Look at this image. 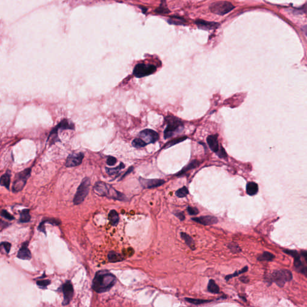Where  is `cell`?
Listing matches in <instances>:
<instances>
[{
	"label": "cell",
	"mask_w": 307,
	"mask_h": 307,
	"mask_svg": "<svg viewBox=\"0 0 307 307\" xmlns=\"http://www.w3.org/2000/svg\"><path fill=\"white\" fill-rule=\"evenodd\" d=\"M139 136L147 144H154L158 140V134L153 130L145 129L139 133Z\"/></svg>",
	"instance_id": "obj_9"
},
{
	"label": "cell",
	"mask_w": 307,
	"mask_h": 307,
	"mask_svg": "<svg viewBox=\"0 0 307 307\" xmlns=\"http://www.w3.org/2000/svg\"><path fill=\"white\" fill-rule=\"evenodd\" d=\"M247 271H248V267H247V266H245V267H244V268H242L241 271H236V272H235L234 274H232V275H227L226 277V280H227V281H228V280H230V278H232L233 277H236V276H238V275H239L240 274H243V273L245 272H247Z\"/></svg>",
	"instance_id": "obj_35"
},
{
	"label": "cell",
	"mask_w": 307,
	"mask_h": 307,
	"mask_svg": "<svg viewBox=\"0 0 307 307\" xmlns=\"http://www.w3.org/2000/svg\"><path fill=\"white\" fill-rule=\"evenodd\" d=\"M168 23L171 25H184L186 24V21L184 19L178 16H171L167 20Z\"/></svg>",
	"instance_id": "obj_25"
},
{
	"label": "cell",
	"mask_w": 307,
	"mask_h": 307,
	"mask_svg": "<svg viewBox=\"0 0 307 307\" xmlns=\"http://www.w3.org/2000/svg\"><path fill=\"white\" fill-rule=\"evenodd\" d=\"M194 221L199 223L200 225L204 226H210L212 225L217 224L218 221L217 217L211 216H201L200 217H194L191 218Z\"/></svg>",
	"instance_id": "obj_12"
},
{
	"label": "cell",
	"mask_w": 307,
	"mask_h": 307,
	"mask_svg": "<svg viewBox=\"0 0 307 307\" xmlns=\"http://www.w3.org/2000/svg\"><path fill=\"white\" fill-rule=\"evenodd\" d=\"M56 127L59 129L61 130H74V125L72 122L70 121L69 119H63L60 122V123Z\"/></svg>",
	"instance_id": "obj_23"
},
{
	"label": "cell",
	"mask_w": 307,
	"mask_h": 307,
	"mask_svg": "<svg viewBox=\"0 0 307 307\" xmlns=\"http://www.w3.org/2000/svg\"><path fill=\"white\" fill-rule=\"evenodd\" d=\"M187 139V136H182V137H177L176 139H173L172 140L168 142L167 144L164 145L163 148L164 149H167L168 148H170V147H171V146L175 145L178 144H179L180 142H182L185 140Z\"/></svg>",
	"instance_id": "obj_28"
},
{
	"label": "cell",
	"mask_w": 307,
	"mask_h": 307,
	"mask_svg": "<svg viewBox=\"0 0 307 307\" xmlns=\"http://www.w3.org/2000/svg\"><path fill=\"white\" fill-rule=\"evenodd\" d=\"M10 178H11V172L10 171H7L6 173L2 175L1 177L0 184L1 186L5 187L7 189H9L10 184Z\"/></svg>",
	"instance_id": "obj_19"
},
{
	"label": "cell",
	"mask_w": 307,
	"mask_h": 307,
	"mask_svg": "<svg viewBox=\"0 0 307 307\" xmlns=\"http://www.w3.org/2000/svg\"><path fill=\"white\" fill-rule=\"evenodd\" d=\"M31 171V169L28 168L16 174L12 186V191L13 193H18L22 190L27 183L28 179L30 176Z\"/></svg>",
	"instance_id": "obj_4"
},
{
	"label": "cell",
	"mask_w": 307,
	"mask_h": 307,
	"mask_svg": "<svg viewBox=\"0 0 307 307\" xmlns=\"http://www.w3.org/2000/svg\"><path fill=\"white\" fill-rule=\"evenodd\" d=\"M228 247L229 248L230 251L233 253H239L241 251L239 245L236 243H234V242L229 244Z\"/></svg>",
	"instance_id": "obj_37"
},
{
	"label": "cell",
	"mask_w": 307,
	"mask_h": 307,
	"mask_svg": "<svg viewBox=\"0 0 307 307\" xmlns=\"http://www.w3.org/2000/svg\"><path fill=\"white\" fill-rule=\"evenodd\" d=\"M302 31H303L304 33L305 34V35L307 37V25L302 27Z\"/></svg>",
	"instance_id": "obj_48"
},
{
	"label": "cell",
	"mask_w": 307,
	"mask_h": 307,
	"mask_svg": "<svg viewBox=\"0 0 307 307\" xmlns=\"http://www.w3.org/2000/svg\"><path fill=\"white\" fill-rule=\"evenodd\" d=\"M292 278L293 276L291 272L287 269L274 271L271 275V279L276 283L280 287H283L286 282L291 281Z\"/></svg>",
	"instance_id": "obj_6"
},
{
	"label": "cell",
	"mask_w": 307,
	"mask_h": 307,
	"mask_svg": "<svg viewBox=\"0 0 307 307\" xmlns=\"http://www.w3.org/2000/svg\"><path fill=\"white\" fill-rule=\"evenodd\" d=\"M109 262L112 263L121 262L124 260V257L119 253H116L115 251H110L108 255Z\"/></svg>",
	"instance_id": "obj_20"
},
{
	"label": "cell",
	"mask_w": 307,
	"mask_h": 307,
	"mask_svg": "<svg viewBox=\"0 0 307 307\" xmlns=\"http://www.w3.org/2000/svg\"><path fill=\"white\" fill-rule=\"evenodd\" d=\"M208 290L210 293L214 294H217L220 292V288L214 280H209L208 284Z\"/></svg>",
	"instance_id": "obj_29"
},
{
	"label": "cell",
	"mask_w": 307,
	"mask_h": 307,
	"mask_svg": "<svg viewBox=\"0 0 307 307\" xmlns=\"http://www.w3.org/2000/svg\"><path fill=\"white\" fill-rule=\"evenodd\" d=\"M51 284V280H38L37 281V285L41 289H46L48 285Z\"/></svg>",
	"instance_id": "obj_36"
},
{
	"label": "cell",
	"mask_w": 307,
	"mask_h": 307,
	"mask_svg": "<svg viewBox=\"0 0 307 307\" xmlns=\"http://www.w3.org/2000/svg\"><path fill=\"white\" fill-rule=\"evenodd\" d=\"M84 157V154L82 153H73L67 157L65 166L68 167H74L81 164Z\"/></svg>",
	"instance_id": "obj_10"
},
{
	"label": "cell",
	"mask_w": 307,
	"mask_h": 307,
	"mask_svg": "<svg viewBox=\"0 0 307 307\" xmlns=\"http://www.w3.org/2000/svg\"><path fill=\"white\" fill-rule=\"evenodd\" d=\"M185 300L189 302L190 304H194V305H200L203 304H207L211 302L212 300H205V299H193V298H185Z\"/></svg>",
	"instance_id": "obj_31"
},
{
	"label": "cell",
	"mask_w": 307,
	"mask_h": 307,
	"mask_svg": "<svg viewBox=\"0 0 307 307\" xmlns=\"http://www.w3.org/2000/svg\"><path fill=\"white\" fill-rule=\"evenodd\" d=\"M209 147L214 153H217L220 149V145L218 141V135H214L208 136L207 139Z\"/></svg>",
	"instance_id": "obj_16"
},
{
	"label": "cell",
	"mask_w": 307,
	"mask_h": 307,
	"mask_svg": "<svg viewBox=\"0 0 307 307\" xmlns=\"http://www.w3.org/2000/svg\"><path fill=\"white\" fill-rule=\"evenodd\" d=\"M189 191L188 189L184 186V187H182L181 189H180L179 190H177L175 193V194L178 198H183L186 197L189 194Z\"/></svg>",
	"instance_id": "obj_33"
},
{
	"label": "cell",
	"mask_w": 307,
	"mask_h": 307,
	"mask_svg": "<svg viewBox=\"0 0 307 307\" xmlns=\"http://www.w3.org/2000/svg\"><path fill=\"white\" fill-rule=\"evenodd\" d=\"M108 218L112 226H116L119 223V217L118 213L115 210H112L109 212Z\"/></svg>",
	"instance_id": "obj_21"
},
{
	"label": "cell",
	"mask_w": 307,
	"mask_h": 307,
	"mask_svg": "<svg viewBox=\"0 0 307 307\" xmlns=\"http://www.w3.org/2000/svg\"><path fill=\"white\" fill-rule=\"evenodd\" d=\"M117 278L108 270H101L96 272L92 280V289L97 293L108 291L115 284Z\"/></svg>",
	"instance_id": "obj_1"
},
{
	"label": "cell",
	"mask_w": 307,
	"mask_h": 307,
	"mask_svg": "<svg viewBox=\"0 0 307 307\" xmlns=\"http://www.w3.org/2000/svg\"><path fill=\"white\" fill-rule=\"evenodd\" d=\"M167 126L164 131V138L167 139L177 133H180L184 130V124L178 118L168 116L165 118Z\"/></svg>",
	"instance_id": "obj_2"
},
{
	"label": "cell",
	"mask_w": 307,
	"mask_h": 307,
	"mask_svg": "<svg viewBox=\"0 0 307 307\" xmlns=\"http://www.w3.org/2000/svg\"><path fill=\"white\" fill-rule=\"evenodd\" d=\"M274 257H275V256L272 253H269V252H264L257 258V259L260 261H263V260L271 261L274 259Z\"/></svg>",
	"instance_id": "obj_32"
},
{
	"label": "cell",
	"mask_w": 307,
	"mask_h": 307,
	"mask_svg": "<svg viewBox=\"0 0 307 307\" xmlns=\"http://www.w3.org/2000/svg\"><path fill=\"white\" fill-rule=\"evenodd\" d=\"M117 158L112 156H109L106 163L109 166H114L117 163Z\"/></svg>",
	"instance_id": "obj_41"
},
{
	"label": "cell",
	"mask_w": 307,
	"mask_h": 307,
	"mask_svg": "<svg viewBox=\"0 0 307 307\" xmlns=\"http://www.w3.org/2000/svg\"><path fill=\"white\" fill-rule=\"evenodd\" d=\"M181 238L184 240L185 244H187L191 250H195L194 241L190 235H189L184 232H181Z\"/></svg>",
	"instance_id": "obj_24"
},
{
	"label": "cell",
	"mask_w": 307,
	"mask_h": 307,
	"mask_svg": "<svg viewBox=\"0 0 307 307\" xmlns=\"http://www.w3.org/2000/svg\"><path fill=\"white\" fill-rule=\"evenodd\" d=\"M62 291L63 292V305H67L72 299L74 293V289L70 281H66L62 286Z\"/></svg>",
	"instance_id": "obj_8"
},
{
	"label": "cell",
	"mask_w": 307,
	"mask_h": 307,
	"mask_svg": "<svg viewBox=\"0 0 307 307\" xmlns=\"http://www.w3.org/2000/svg\"><path fill=\"white\" fill-rule=\"evenodd\" d=\"M294 258V265L296 269V270L304 274L307 277V266H305L300 260V257L299 254L296 256Z\"/></svg>",
	"instance_id": "obj_17"
},
{
	"label": "cell",
	"mask_w": 307,
	"mask_h": 307,
	"mask_svg": "<svg viewBox=\"0 0 307 307\" xmlns=\"http://www.w3.org/2000/svg\"><path fill=\"white\" fill-rule=\"evenodd\" d=\"M31 220V216L29 214V210L28 209H25L22 210L20 212V218H19V222L20 223H28Z\"/></svg>",
	"instance_id": "obj_26"
},
{
	"label": "cell",
	"mask_w": 307,
	"mask_h": 307,
	"mask_svg": "<svg viewBox=\"0 0 307 307\" xmlns=\"http://www.w3.org/2000/svg\"><path fill=\"white\" fill-rule=\"evenodd\" d=\"M139 182L142 187L145 189H151L154 188L158 187L163 185L165 181L163 180L160 179H144L143 178H139Z\"/></svg>",
	"instance_id": "obj_11"
},
{
	"label": "cell",
	"mask_w": 307,
	"mask_h": 307,
	"mask_svg": "<svg viewBox=\"0 0 307 307\" xmlns=\"http://www.w3.org/2000/svg\"><path fill=\"white\" fill-rule=\"evenodd\" d=\"M298 10L301 11H302L303 13H305L307 14V4H305L304 6H302L300 9H298Z\"/></svg>",
	"instance_id": "obj_45"
},
{
	"label": "cell",
	"mask_w": 307,
	"mask_h": 307,
	"mask_svg": "<svg viewBox=\"0 0 307 307\" xmlns=\"http://www.w3.org/2000/svg\"><path fill=\"white\" fill-rule=\"evenodd\" d=\"M195 23L198 27L200 29L209 31L217 29L220 27V24L214 22H208L202 19H198L195 21Z\"/></svg>",
	"instance_id": "obj_13"
},
{
	"label": "cell",
	"mask_w": 307,
	"mask_h": 307,
	"mask_svg": "<svg viewBox=\"0 0 307 307\" xmlns=\"http://www.w3.org/2000/svg\"><path fill=\"white\" fill-rule=\"evenodd\" d=\"M125 167V165L123 164L122 163H121V164L115 168H108V167H106V172L107 173L109 174V175H116L118 173L119 171L124 169Z\"/></svg>",
	"instance_id": "obj_30"
},
{
	"label": "cell",
	"mask_w": 307,
	"mask_h": 307,
	"mask_svg": "<svg viewBox=\"0 0 307 307\" xmlns=\"http://www.w3.org/2000/svg\"><path fill=\"white\" fill-rule=\"evenodd\" d=\"M110 185L103 182H98L94 186V191L100 196L106 197Z\"/></svg>",
	"instance_id": "obj_14"
},
{
	"label": "cell",
	"mask_w": 307,
	"mask_h": 307,
	"mask_svg": "<svg viewBox=\"0 0 307 307\" xmlns=\"http://www.w3.org/2000/svg\"><path fill=\"white\" fill-rule=\"evenodd\" d=\"M259 191L258 185L254 182H250L246 187L247 193L250 196H254Z\"/></svg>",
	"instance_id": "obj_18"
},
{
	"label": "cell",
	"mask_w": 307,
	"mask_h": 307,
	"mask_svg": "<svg viewBox=\"0 0 307 307\" xmlns=\"http://www.w3.org/2000/svg\"><path fill=\"white\" fill-rule=\"evenodd\" d=\"M175 215L178 217L181 221H184L185 220V216L184 214V212H177V213H175Z\"/></svg>",
	"instance_id": "obj_43"
},
{
	"label": "cell",
	"mask_w": 307,
	"mask_h": 307,
	"mask_svg": "<svg viewBox=\"0 0 307 307\" xmlns=\"http://www.w3.org/2000/svg\"><path fill=\"white\" fill-rule=\"evenodd\" d=\"M90 185V179L89 178L86 177L83 179L80 185L77 189L73 199V203L74 205H79L83 202L89 193Z\"/></svg>",
	"instance_id": "obj_3"
},
{
	"label": "cell",
	"mask_w": 307,
	"mask_h": 307,
	"mask_svg": "<svg viewBox=\"0 0 307 307\" xmlns=\"http://www.w3.org/2000/svg\"><path fill=\"white\" fill-rule=\"evenodd\" d=\"M155 11L157 13L161 14V15H166V14H168L170 13L169 10L168 9V8H167L166 0H162L160 7L155 10Z\"/></svg>",
	"instance_id": "obj_27"
},
{
	"label": "cell",
	"mask_w": 307,
	"mask_h": 307,
	"mask_svg": "<svg viewBox=\"0 0 307 307\" xmlns=\"http://www.w3.org/2000/svg\"><path fill=\"white\" fill-rule=\"evenodd\" d=\"M146 145L148 144L141 138H136L132 141V145L135 148H142Z\"/></svg>",
	"instance_id": "obj_34"
},
{
	"label": "cell",
	"mask_w": 307,
	"mask_h": 307,
	"mask_svg": "<svg viewBox=\"0 0 307 307\" xmlns=\"http://www.w3.org/2000/svg\"><path fill=\"white\" fill-rule=\"evenodd\" d=\"M1 217H3V218H4L8 220H13L15 219V218L11 214H10L9 212H8L6 210H4V209H2L1 211Z\"/></svg>",
	"instance_id": "obj_38"
},
{
	"label": "cell",
	"mask_w": 307,
	"mask_h": 307,
	"mask_svg": "<svg viewBox=\"0 0 307 307\" xmlns=\"http://www.w3.org/2000/svg\"><path fill=\"white\" fill-rule=\"evenodd\" d=\"M187 212L190 216H196L199 214V210L196 208L189 207L187 208Z\"/></svg>",
	"instance_id": "obj_40"
},
{
	"label": "cell",
	"mask_w": 307,
	"mask_h": 307,
	"mask_svg": "<svg viewBox=\"0 0 307 307\" xmlns=\"http://www.w3.org/2000/svg\"><path fill=\"white\" fill-rule=\"evenodd\" d=\"M216 154H217V155L220 158H226L227 157V155L225 149L221 146H220L219 150L218 151V152Z\"/></svg>",
	"instance_id": "obj_39"
},
{
	"label": "cell",
	"mask_w": 307,
	"mask_h": 307,
	"mask_svg": "<svg viewBox=\"0 0 307 307\" xmlns=\"http://www.w3.org/2000/svg\"><path fill=\"white\" fill-rule=\"evenodd\" d=\"M235 8L232 3L226 1H217L212 3L210 6L211 11L216 15H225Z\"/></svg>",
	"instance_id": "obj_5"
},
{
	"label": "cell",
	"mask_w": 307,
	"mask_h": 307,
	"mask_svg": "<svg viewBox=\"0 0 307 307\" xmlns=\"http://www.w3.org/2000/svg\"><path fill=\"white\" fill-rule=\"evenodd\" d=\"M156 70V67L152 64H137L134 68L133 74L137 78H141L153 74Z\"/></svg>",
	"instance_id": "obj_7"
},
{
	"label": "cell",
	"mask_w": 307,
	"mask_h": 307,
	"mask_svg": "<svg viewBox=\"0 0 307 307\" xmlns=\"http://www.w3.org/2000/svg\"><path fill=\"white\" fill-rule=\"evenodd\" d=\"M140 8L142 9V11H143V12H144V13H145V12L147 11V9H146V8H144V7H141Z\"/></svg>",
	"instance_id": "obj_49"
},
{
	"label": "cell",
	"mask_w": 307,
	"mask_h": 307,
	"mask_svg": "<svg viewBox=\"0 0 307 307\" xmlns=\"http://www.w3.org/2000/svg\"><path fill=\"white\" fill-rule=\"evenodd\" d=\"M28 242H25L22 245L17 254V257L22 260H30L31 259V253L28 248Z\"/></svg>",
	"instance_id": "obj_15"
},
{
	"label": "cell",
	"mask_w": 307,
	"mask_h": 307,
	"mask_svg": "<svg viewBox=\"0 0 307 307\" xmlns=\"http://www.w3.org/2000/svg\"><path fill=\"white\" fill-rule=\"evenodd\" d=\"M133 169H134V168H133V167H130V168H129V169H128V171H127V172H126V173H125V174H124V175H123V176H122V178H121V180H122V179H123V178H124L125 176H126L127 175H128L129 173H130L131 172H132V171H133Z\"/></svg>",
	"instance_id": "obj_44"
},
{
	"label": "cell",
	"mask_w": 307,
	"mask_h": 307,
	"mask_svg": "<svg viewBox=\"0 0 307 307\" xmlns=\"http://www.w3.org/2000/svg\"><path fill=\"white\" fill-rule=\"evenodd\" d=\"M240 280H241L242 282L244 283H247L249 281L248 278L247 277H241V278H240Z\"/></svg>",
	"instance_id": "obj_47"
},
{
	"label": "cell",
	"mask_w": 307,
	"mask_h": 307,
	"mask_svg": "<svg viewBox=\"0 0 307 307\" xmlns=\"http://www.w3.org/2000/svg\"><path fill=\"white\" fill-rule=\"evenodd\" d=\"M199 164H200V162H198V160H193V161H192L191 163H189V164L187 166H185V167H184V168L181 170L180 172H178V173L176 175V176H181V175H182L183 174H184L185 173H186V172L189 171L191 170V169H194V168L197 167L199 166Z\"/></svg>",
	"instance_id": "obj_22"
},
{
	"label": "cell",
	"mask_w": 307,
	"mask_h": 307,
	"mask_svg": "<svg viewBox=\"0 0 307 307\" xmlns=\"http://www.w3.org/2000/svg\"><path fill=\"white\" fill-rule=\"evenodd\" d=\"M1 245L4 248L6 253L7 254L9 253L10 248H11V244L10 243L8 242H1Z\"/></svg>",
	"instance_id": "obj_42"
},
{
	"label": "cell",
	"mask_w": 307,
	"mask_h": 307,
	"mask_svg": "<svg viewBox=\"0 0 307 307\" xmlns=\"http://www.w3.org/2000/svg\"><path fill=\"white\" fill-rule=\"evenodd\" d=\"M300 254L301 255L304 257V258L305 259V261L307 262V251H300Z\"/></svg>",
	"instance_id": "obj_46"
}]
</instances>
